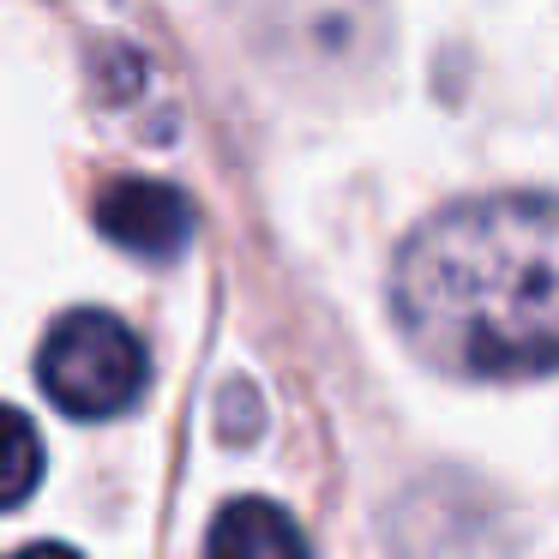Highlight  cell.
<instances>
[{"mask_svg": "<svg viewBox=\"0 0 559 559\" xmlns=\"http://www.w3.org/2000/svg\"><path fill=\"white\" fill-rule=\"evenodd\" d=\"M97 235L115 241L133 259H175L193 241V199L169 181H145V175H121L97 193L91 205Z\"/></svg>", "mask_w": 559, "mask_h": 559, "instance_id": "cell-3", "label": "cell"}, {"mask_svg": "<svg viewBox=\"0 0 559 559\" xmlns=\"http://www.w3.org/2000/svg\"><path fill=\"white\" fill-rule=\"evenodd\" d=\"M397 325L457 379H530L559 367V199L451 205L403 241Z\"/></svg>", "mask_w": 559, "mask_h": 559, "instance_id": "cell-1", "label": "cell"}, {"mask_svg": "<svg viewBox=\"0 0 559 559\" xmlns=\"http://www.w3.org/2000/svg\"><path fill=\"white\" fill-rule=\"evenodd\" d=\"M13 559H85V554H73L67 542H31V547H19Z\"/></svg>", "mask_w": 559, "mask_h": 559, "instance_id": "cell-6", "label": "cell"}, {"mask_svg": "<svg viewBox=\"0 0 559 559\" xmlns=\"http://www.w3.org/2000/svg\"><path fill=\"white\" fill-rule=\"evenodd\" d=\"M37 379L55 397V409H67L73 421H109V415H127L139 403L151 361L133 325H121L103 307H73L43 337Z\"/></svg>", "mask_w": 559, "mask_h": 559, "instance_id": "cell-2", "label": "cell"}, {"mask_svg": "<svg viewBox=\"0 0 559 559\" xmlns=\"http://www.w3.org/2000/svg\"><path fill=\"white\" fill-rule=\"evenodd\" d=\"M205 559H313V547L301 542L295 518L271 499H235L211 523Z\"/></svg>", "mask_w": 559, "mask_h": 559, "instance_id": "cell-4", "label": "cell"}, {"mask_svg": "<svg viewBox=\"0 0 559 559\" xmlns=\"http://www.w3.org/2000/svg\"><path fill=\"white\" fill-rule=\"evenodd\" d=\"M43 481V439L13 403H0V506H25Z\"/></svg>", "mask_w": 559, "mask_h": 559, "instance_id": "cell-5", "label": "cell"}]
</instances>
